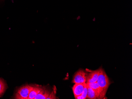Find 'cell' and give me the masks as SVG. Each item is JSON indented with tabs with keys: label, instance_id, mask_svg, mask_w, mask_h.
<instances>
[{
	"label": "cell",
	"instance_id": "5",
	"mask_svg": "<svg viewBox=\"0 0 132 99\" xmlns=\"http://www.w3.org/2000/svg\"><path fill=\"white\" fill-rule=\"evenodd\" d=\"M100 68L96 70L92 71L87 75L86 83H97L100 72Z\"/></svg>",
	"mask_w": 132,
	"mask_h": 99
},
{
	"label": "cell",
	"instance_id": "8",
	"mask_svg": "<svg viewBox=\"0 0 132 99\" xmlns=\"http://www.w3.org/2000/svg\"><path fill=\"white\" fill-rule=\"evenodd\" d=\"M42 88L43 86H33V88L30 92L28 99H35V97L40 91Z\"/></svg>",
	"mask_w": 132,
	"mask_h": 99
},
{
	"label": "cell",
	"instance_id": "6",
	"mask_svg": "<svg viewBox=\"0 0 132 99\" xmlns=\"http://www.w3.org/2000/svg\"><path fill=\"white\" fill-rule=\"evenodd\" d=\"M86 83L75 84L72 87V91L75 98L82 94Z\"/></svg>",
	"mask_w": 132,
	"mask_h": 99
},
{
	"label": "cell",
	"instance_id": "9",
	"mask_svg": "<svg viewBox=\"0 0 132 99\" xmlns=\"http://www.w3.org/2000/svg\"><path fill=\"white\" fill-rule=\"evenodd\" d=\"M87 99H99L98 96L95 92L90 87L87 86Z\"/></svg>",
	"mask_w": 132,
	"mask_h": 99
},
{
	"label": "cell",
	"instance_id": "1",
	"mask_svg": "<svg viewBox=\"0 0 132 99\" xmlns=\"http://www.w3.org/2000/svg\"><path fill=\"white\" fill-rule=\"evenodd\" d=\"M97 83L101 88L106 92L107 91L109 86L111 84L109 77L103 69L100 68Z\"/></svg>",
	"mask_w": 132,
	"mask_h": 99
},
{
	"label": "cell",
	"instance_id": "11",
	"mask_svg": "<svg viewBox=\"0 0 132 99\" xmlns=\"http://www.w3.org/2000/svg\"><path fill=\"white\" fill-rule=\"evenodd\" d=\"M87 84H86L85 87H84V88L83 92H82V94L81 95V96L83 97V99H87Z\"/></svg>",
	"mask_w": 132,
	"mask_h": 99
},
{
	"label": "cell",
	"instance_id": "7",
	"mask_svg": "<svg viewBox=\"0 0 132 99\" xmlns=\"http://www.w3.org/2000/svg\"><path fill=\"white\" fill-rule=\"evenodd\" d=\"M51 91L46 86H43V88L35 99H47L51 93Z\"/></svg>",
	"mask_w": 132,
	"mask_h": 99
},
{
	"label": "cell",
	"instance_id": "10",
	"mask_svg": "<svg viewBox=\"0 0 132 99\" xmlns=\"http://www.w3.org/2000/svg\"><path fill=\"white\" fill-rule=\"evenodd\" d=\"M7 85L3 79L0 78V97H2L7 89Z\"/></svg>",
	"mask_w": 132,
	"mask_h": 99
},
{
	"label": "cell",
	"instance_id": "4",
	"mask_svg": "<svg viewBox=\"0 0 132 99\" xmlns=\"http://www.w3.org/2000/svg\"><path fill=\"white\" fill-rule=\"evenodd\" d=\"M87 85L92 88L98 96L99 99H103L105 97L106 92L103 90L98 86L97 83H86Z\"/></svg>",
	"mask_w": 132,
	"mask_h": 99
},
{
	"label": "cell",
	"instance_id": "2",
	"mask_svg": "<svg viewBox=\"0 0 132 99\" xmlns=\"http://www.w3.org/2000/svg\"><path fill=\"white\" fill-rule=\"evenodd\" d=\"M33 88V86L25 85L21 86L15 92L14 99H28L30 92Z\"/></svg>",
	"mask_w": 132,
	"mask_h": 99
},
{
	"label": "cell",
	"instance_id": "3",
	"mask_svg": "<svg viewBox=\"0 0 132 99\" xmlns=\"http://www.w3.org/2000/svg\"><path fill=\"white\" fill-rule=\"evenodd\" d=\"M87 75L83 70H79L75 74L72 82L75 84L86 83Z\"/></svg>",
	"mask_w": 132,
	"mask_h": 99
},
{
	"label": "cell",
	"instance_id": "12",
	"mask_svg": "<svg viewBox=\"0 0 132 99\" xmlns=\"http://www.w3.org/2000/svg\"><path fill=\"white\" fill-rule=\"evenodd\" d=\"M57 99V97L55 96L54 91L51 92L49 96L47 97V99Z\"/></svg>",
	"mask_w": 132,
	"mask_h": 99
}]
</instances>
